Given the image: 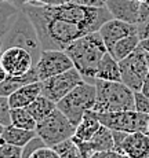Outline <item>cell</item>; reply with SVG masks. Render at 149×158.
Returning a JSON list of instances; mask_svg holds the SVG:
<instances>
[{
	"label": "cell",
	"instance_id": "33",
	"mask_svg": "<svg viewBox=\"0 0 149 158\" xmlns=\"http://www.w3.org/2000/svg\"><path fill=\"white\" fill-rule=\"evenodd\" d=\"M73 2L83 6H90V7H104L105 6V0H73Z\"/></svg>",
	"mask_w": 149,
	"mask_h": 158
},
{
	"label": "cell",
	"instance_id": "14",
	"mask_svg": "<svg viewBox=\"0 0 149 158\" xmlns=\"http://www.w3.org/2000/svg\"><path fill=\"white\" fill-rule=\"evenodd\" d=\"M119 153L130 158H149V135L147 132L127 133L121 142Z\"/></svg>",
	"mask_w": 149,
	"mask_h": 158
},
{
	"label": "cell",
	"instance_id": "23",
	"mask_svg": "<svg viewBox=\"0 0 149 158\" xmlns=\"http://www.w3.org/2000/svg\"><path fill=\"white\" fill-rule=\"evenodd\" d=\"M53 148L58 153L59 158H84L83 153L80 151L79 146L75 143V140L72 138L55 144Z\"/></svg>",
	"mask_w": 149,
	"mask_h": 158
},
{
	"label": "cell",
	"instance_id": "5",
	"mask_svg": "<svg viewBox=\"0 0 149 158\" xmlns=\"http://www.w3.org/2000/svg\"><path fill=\"white\" fill-rule=\"evenodd\" d=\"M95 98V84L83 81L57 103V109L62 111L75 127H77V124L83 120L86 111L94 107Z\"/></svg>",
	"mask_w": 149,
	"mask_h": 158
},
{
	"label": "cell",
	"instance_id": "30",
	"mask_svg": "<svg viewBox=\"0 0 149 158\" xmlns=\"http://www.w3.org/2000/svg\"><path fill=\"white\" fill-rule=\"evenodd\" d=\"M17 7H21L25 3H40V4H62L66 2H73V0H11Z\"/></svg>",
	"mask_w": 149,
	"mask_h": 158
},
{
	"label": "cell",
	"instance_id": "35",
	"mask_svg": "<svg viewBox=\"0 0 149 158\" xmlns=\"http://www.w3.org/2000/svg\"><path fill=\"white\" fill-rule=\"evenodd\" d=\"M141 92L144 94L145 96H148V98H149V76L147 77V80L144 81V84H142V87H141Z\"/></svg>",
	"mask_w": 149,
	"mask_h": 158
},
{
	"label": "cell",
	"instance_id": "4",
	"mask_svg": "<svg viewBox=\"0 0 149 158\" xmlns=\"http://www.w3.org/2000/svg\"><path fill=\"white\" fill-rule=\"evenodd\" d=\"M97 98L94 107L95 113H113L134 109V91L121 81H106L95 78Z\"/></svg>",
	"mask_w": 149,
	"mask_h": 158
},
{
	"label": "cell",
	"instance_id": "40",
	"mask_svg": "<svg viewBox=\"0 0 149 158\" xmlns=\"http://www.w3.org/2000/svg\"><path fill=\"white\" fill-rule=\"evenodd\" d=\"M139 3H149V0H138Z\"/></svg>",
	"mask_w": 149,
	"mask_h": 158
},
{
	"label": "cell",
	"instance_id": "32",
	"mask_svg": "<svg viewBox=\"0 0 149 158\" xmlns=\"http://www.w3.org/2000/svg\"><path fill=\"white\" fill-rule=\"evenodd\" d=\"M138 26V36L139 39H149V21H145V22H139L137 23Z\"/></svg>",
	"mask_w": 149,
	"mask_h": 158
},
{
	"label": "cell",
	"instance_id": "36",
	"mask_svg": "<svg viewBox=\"0 0 149 158\" xmlns=\"http://www.w3.org/2000/svg\"><path fill=\"white\" fill-rule=\"evenodd\" d=\"M139 47H141L144 51L149 52V39H142V40L139 41Z\"/></svg>",
	"mask_w": 149,
	"mask_h": 158
},
{
	"label": "cell",
	"instance_id": "9",
	"mask_svg": "<svg viewBox=\"0 0 149 158\" xmlns=\"http://www.w3.org/2000/svg\"><path fill=\"white\" fill-rule=\"evenodd\" d=\"M84 78L81 74L76 70L75 68L69 69V70L59 73L57 76H53L50 78L40 81L42 83V94L51 99L53 102L58 103L65 95H68L72 89L83 83Z\"/></svg>",
	"mask_w": 149,
	"mask_h": 158
},
{
	"label": "cell",
	"instance_id": "15",
	"mask_svg": "<svg viewBox=\"0 0 149 158\" xmlns=\"http://www.w3.org/2000/svg\"><path fill=\"white\" fill-rule=\"evenodd\" d=\"M40 95H42V83L40 81H35V83H29L26 85L18 88L17 91H14L8 96V103H10L11 109L26 107Z\"/></svg>",
	"mask_w": 149,
	"mask_h": 158
},
{
	"label": "cell",
	"instance_id": "27",
	"mask_svg": "<svg viewBox=\"0 0 149 158\" xmlns=\"http://www.w3.org/2000/svg\"><path fill=\"white\" fill-rule=\"evenodd\" d=\"M10 110H11V107H10V103H8V98L0 95V123L4 127L11 124Z\"/></svg>",
	"mask_w": 149,
	"mask_h": 158
},
{
	"label": "cell",
	"instance_id": "8",
	"mask_svg": "<svg viewBox=\"0 0 149 158\" xmlns=\"http://www.w3.org/2000/svg\"><path fill=\"white\" fill-rule=\"evenodd\" d=\"M119 66H120L121 83H124L134 92L141 91L142 84H144V81L149 76L145 51L138 45V48L134 52H131L124 59L119 60Z\"/></svg>",
	"mask_w": 149,
	"mask_h": 158
},
{
	"label": "cell",
	"instance_id": "18",
	"mask_svg": "<svg viewBox=\"0 0 149 158\" xmlns=\"http://www.w3.org/2000/svg\"><path fill=\"white\" fill-rule=\"evenodd\" d=\"M102 124L99 123L98 120V115H97L95 111L93 110H87L86 114H84L83 120L77 124L76 127V131H75V138L76 139H80V140H90L95 132L99 129Z\"/></svg>",
	"mask_w": 149,
	"mask_h": 158
},
{
	"label": "cell",
	"instance_id": "13",
	"mask_svg": "<svg viewBox=\"0 0 149 158\" xmlns=\"http://www.w3.org/2000/svg\"><path fill=\"white\" fill-rule=\"evenodd\" d=\"M105 6L116 19L134 25L139 22L141 3L138 0H105Z\"/></svg>",
	"mask_w": 149,
	"mask_h": 158
},
{
	"label": "cell",
	"instance_id": "42",
	"mask_svg": "<svg viewBox=\"0 0 149 158\" xmlns=\"http://www.w3.org/2000/svg\"><path fill=\"white\" fill-rule=\"evenodd\" d=\"M3 2H11V0H0V3H3Z\"/></svg>",
	"mask_w": 149,
	"mask_h": 158
},
{
	"label": "cell",
	"instance_id": "38",
	"mask_svg": "<svg viewBox=\"0 0 149 158\" xmlns=\"http://www.w3.org/2000/svg\"><path fill=\"white\" fill-rule=\"evenodd\" d=\"M145 58H147V65H148V72H149V52L145 51Z\"/></svg>",
	"mask_w": 149,
	"mask_h": 158
},
{
	"label": "cell",
	"instance_id": "34",
	"mask_svg": "<svg viewBox=\"0 0 149 158\" xmlns=\"http://www.w3.org/2000/svg\"><path fill=\"white\" fill-rule=\"evenodd\" d=\"M145 21H149V3H141V10H139V22H145Z\"/></svg>",
	"mask_w": 149,
	"mask_h": 158
},
{
	"label": "cell",
	"instance_id": "26",
	"mask_svg": "<svg viewBox=\"0 0 149 158\" xmlns=\"http://www.w3.org/2000/svg\"><path fill=\"white\" fill-rule=\"evenodd\" d=\"M134 109L139 113L149 114V98L145 96L141 91L134 92Z\"/></svg>",
	"mask_w": 149,
	"mask_h": 158
},
{
	"label": "cell",
	"instance_id": "7",
	"mask_svg": "<svg viewBox=\"0 0 149 158\" xmlns=\"http://www.w3.org/2000/svg\"><path fill=\"white\" fill-rule=\"evenodd\" d=\"M102 125L112 131L121 132H147L149 124V114L139 113L137 110H123L113 113H97Z\"/></svg>",
	"mask_w": 149,
	"mask_h": 158
},
{
	"label": "cell",
	"instance_id": "11",
	"mask_svg": "<svg viewBox=\"0 0 149 158\" xmlns=\"http://www.w3.org/2000/svg\"><path fill=\"white\" fill-rule=\"evenodd\" d=\"M0 63L10 76H24L35 68L32 54L22 47H10L3 50Z\"/></svg>",
	"mask_w": 149,
	"mask_h": 158
},
{
	"label": "cell",
	"instance_id": "19",
	"mask_svg": "<svg viewBox=\"0 0 149 158\" xmlns=\"http://www.w3.org/2000/svg\"><path fill=\"white\" fill-rule=\"evenodd\" d=\"M0 136H2L7 143L24 147L29 140H32L35 136H37V133H36V131L22 129V128H18V127H14L13 124H10V125L4 127V129H3Z\"/></svg>",
	"mask_w": 149,
	"mask_h": 158
},
{
	"label": "cell",
	"instance_id": "29",
	"mask_svg": "<svg viewBox=\"0 0 149 158\" xmlns=\"http://www.w3.org/2000/svg\"><path fill=\"white\" fill-rule=\"evenodd\" d=\"M29 158H59V156L53 147L43 146V147H40L39 150H36Z\"/></svg>",
	"mask_w": 149,
	"mask_h": 158
},
{
	"label": "cell",
	"instance_id": "43",
	"mask_svg": "<svg viewBox=\"0 0 149 158\" xmlns=\"http://www.w3.org/2000/svg\"><path fill=\"white\" fill-rule=\"evenodd\" d=\"M147 133H148V135H149V124H148V131H147Z\"/></svg>",
	"mask_w": 149,
	"mask_h": 158
},
{
	"label": "cell",
	"instance_id": "10",
	"mask_svg": "<svg viewBox=\"0 0 149 158\" xmlns=\"http://www.w3.org/2000/svg\"><path fill=\"white\" fill-rule=\"evenodd\" d=\"M39 76V81L50 78L59 73L75 68L72 59L62 50H43L35 65Z\"/></svg>",
	"mask_w": 149,
	"mask_h": 158
},
{
	"label": "cell",
	"instance_id": "16",
	"mask_svg": "<svg viewBox=\"0 0 149 158\" xmlns=\"http://www.w3.org/2000/svg\"><path fill=\"white\" fill-rule=\"evenodd\" d=\"M39 81V76L36 72V68H33L30 72H28L24 76H7L3 83H0V95L2 96H10L14 91H17L18 88H21L22 85H26L29 83H35Z\"/></svg>",
	"mask_w": 149,
	"mask_h": 158
},
{
	"label": "cell",
	"instance_id": "2",
	"mask_svg": "<svg viewBox=\"0 0 149 158\" xmlns=\"http://www.w3.org/2000/svg\"><path fill=\"white\" fill-rule=\"evenodd\" d=\"M73 62L75 69L81 74L84 81L95 83V74L102 56L108 52V48L102 40L99 32H91L79 37L65 50Z\"/></svg>",
	"mask_w": 149,
	"mask_h": 158
},
{
	"label": "cell",
	"instance_id": "3",
	"mask_svg": "<svg viewBox=\"0 0 149 158\" xmlns=\"http://www.w3.org/2000/svg\"><path fill=\"white\" fill-rule=\"evenodd\" d=\"M0 43L3 50L10 47H22L28 50L32 54L35 65L43 51L35 25L22 8H18L17 13L0 29Z\"/></svg>",
	"mask_w": 149,
	"mask_h": 158
},
{
	"label": "cell",
	"instance_id": "31",
	"mask_svg": "<svg viewBox=\"0 0 149 158\" xmlns=\"http://www.w3.org/2000/svg\"><path fill=\"white\" fill-rule=\"evenodd\" d=\"M91 158H130L126 154H121L116 150H106V151H98V153H94Z\"/></svg>",
	"mask_w": 149,
	"mask_h": 158
},
{
	"label": "cell",
	"instance_id": "41",
	"mask_svg": "<svg viewBox=\"0 0 149 158\" xmlns=\"http://www.w3.org/2000/svg\"><path fill=\"white\" fill-rule=\"evenodd\" d=\"M2 52H3V48H2V43H0V56H2Z\"/></svg>",
	"mask_w": 149,
	"mask_h": 158
},
{
	"label": "cell",
	"instance_id": "24",
	"mask_svg": "<svg viewBox=\"0 0 149 158\" xmlns=\"http://www.w3.org/2000/svg\"><path fill=\"white\" fill-rule=\"evenodd\" d=\"M0 158H22V147L7 143L0 136Z\"/></svg>",
	"mask_w": 149,
	"mask_h": 158
},
{
	"label": "cell",
	"instance_id": "37",
	"mask_svg": "<svg viewBox=\"0 0 149 158\" xmlns=\"http://www.w3.org/2000/svg\"><path fill=\"white\" fill-rule=\"evenodd\" d=\"M7 76H8V73L6 72V69L3 68V65L0 63V83H3V81L7 78Z\"/></svg>",
	"mask_w": 149,
	"mask_h": 158
},
{
	"label": "cell",
	"instance_id": "28",
	"mask_svg": "<svg viewBox=\"0 0 149 158\" xmlns=\"http://www.w3.org/2000/svg\"><path fill=\"white\" fill-rule=\"evenodd\" d=\"M43 146H46L44 142L42 140L39 136H35L32 140H29L28 143L22 147V158H29L36 150H39V148L43 147Z\"/></svg>",
	"mask_w": 149,
	"mask_h": 158
},
{
	"label": "cell",
	"instance_id": "21",
	"mask_svg": "<svg viewBox=\"0 0 149 158\" xmlns=\"http://www.w3.org/2000/svg\"><path fill=\"white\" fill-rule=\"evenodd\" d=\"M26 109H28L29 113L33 115V118L39 123V121L44 120L47 115H50L55 110L57 103L53 102L51 99H48L47 96H44L43 94H42V95L39 96V98H36L29 106H26Z\"/></svg>",
	"mask_w": 149,
	"mask_h": 158
},
{
	"label": "cell",
	"instance_id": "6",
	"mask_svg": "<svg viewBox=\"0 0 149 158\" xmlns=\"http://www.w3.org/2000/svg\"><path fill=\"white\" fill-rule=\"evenodd\" d=\"M35 131L46 146L54 147L61 142L71 139L75 135L76 127L62 111L55 109L44 120L39 121Z\"/></svg>",
	"mask_w": 149,
	"mask_h": 158
},
{
	"label": "cell",
	"instance_id": "20",
	"mask_svg": "<svg viewBox=\"0 0 149 158\" xmlns=\"http://www.w3.org/2000/svg\"><path fill=\"white\" fill-rule=\"evenodd\" d=\"M139 41H141V39H139L138 35H130V36H127V37L120 39V40L109 50V52H111V55L116 60H121L126 56H129L131 52H134L137 48H138Z\"/></svg>",
	"mask_w": 149,
	"mask_h": 158
},
{
	"label": "cell",
	"instance_id": "22",
	"mask_svg": "<svg viewBox=\"0 0 149 158\" xmlns=\"http://www.w3.org/2000/svg\"><path fill=\"white\" fill-rule=\"evenodd\" d=\"M10 118L14 127L22 129L35 131L36 125H37V121L33 118V115L29 113L26 107H13L10 110Z\"/></svg>",
	"mask_w": 149,
	"mask_h": 158
},
{
	"label": "cell",
	"instance_id": "25",
	"mask_svg": "<svg viewBox=\"0 0 149 158\" xmlns=\"http://www.w3.org/2000/svg\"><path fill=\"white\" fill-rule=\"evenodd\" d=\"M18 8L20 7H17L13 2L0 3V29L8 22V19H10L15 13H17Z\"/></svg>",
	"mask_w": 149,
	"mask_h": 158
},
{
	"label": "cell",
	"instance_id": "1",
	"mask_svg": "<svg viewBox=\"0 0 149 158\" xmlns=\"http://www.w3.org/2000/svg\"><path fill=\"white\" fill-rule=\"evenodd\" d=\"M22 8L35 25L42 50H62L65 51L75 40L90 33L83 26L61 18L50 10L48 4L25 3Z\"/></svg>",
	"mask_w": 149,
	"mask_h": 158
},
{
	"label": "cell",
	"instance_id": "12",
	"mask_svg": "<svg viewBox=\"0 0 149 158\" xmlns=\"http://www.w3.org/2000/svg\"><path fill=\"white\" fill-rule=\"evenodd\" d=\"M98 32L102 36V40H104L106 48L109 51L120 39L127 37L130 35H138V26L134 23H129L124 22V21L116 19V18H112V19L106 21L99 28Z\"/></svg>",
	"mask_w": 149,
	"mask_h": 158
},
{
	"label": "cell",
	"instance_id": "39",
	"mask_svg": "<svg viewBox=\"0 0 149 158\" xmlns=\"http://www.w3.org/2000/svg\"><path fill=\"white\" fill-rule=\"evenodd\" d=\"M3 129H4V125H3V124H2V123H0V135H2Z\"/></svg>",
	"mask_w": 149,
	"mask_h": 158
},
{
	"label": "cell",
	"instance_id": "17",
	"mask_svg": "<svg viewBox=\"0 0 149 158\" xmlns=\"http://www.w3.org/2000/svg\"><path fill=\"white\" fill-rule=\"evenodd\" d=\"M95 78H98V80H106V81H121L119 60L115 59L109 51L102 56L101 62H99Z\"/></svg>",
	"mask_w": 149,
	"mask_h": 158
}]
</instances>
